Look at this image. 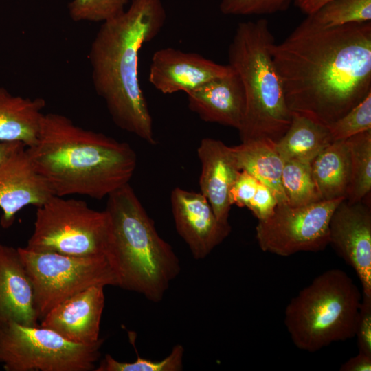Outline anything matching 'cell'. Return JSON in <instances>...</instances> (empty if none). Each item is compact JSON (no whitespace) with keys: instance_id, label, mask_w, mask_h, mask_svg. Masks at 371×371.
Returning a JSON list of instances; mask_svg holds the SVG:
<instances>
[{"instance_id":"cell-1","label":"cell","mask_w":371,"mask_h":371,"mask_svg":"<svg viewBox=\"0 0 371 371\" xmlns=\"http://www.w3.org/2000/svg\"><path fill=\"white\" fill-rule=\"evenodd\" d=\"M271 52L291 113L328 126L371 92V22L323 28L306 18Z\"/></svg>"},{"instance_id":"cell-2","label":"cell","mask_w":371,"mask_h":371,"mask_svg":"<svg viewBox=\"0 0 371 371\" xmlns=\"http://www.w3.org/2000/svg\"><path fill=\"white\" fill-rule=\"evenodd\" d=\"M166 19L161 0H131L128 8L102 22L89 52L93 87L114 123L152 145L157 142L139 82V52Z\"/></svg>"},{"instance_id":"cell-3","label":"cell","mask_w":371,"mask_h":371,"mask_svg":"<svg viewBox=\"0 0 371 371\" xmlns=\"http://www.w3.org/2000/svg\"><path fill=\"white\" fill-rule=\"evenodd\" d=\"M26 150L53 195L63 197L108 196L129 183L137 161L128 144L55 113H44L37 140Z\"/></svg>"},{"instance_id":"cell-4","label":"cell","mask_w":371,"mask_h":371,"mask_svg":"<svg viewBox=\"0 0 371 371\" xmlns=\"http://www.w3.org/2000/svg\"><path fill=\"white\" fill-rule=\"evenodd\" d=\"M107 197L109 258L117 273L119 287L159 302L181 271L179 260L157 233L129 183Z\"/></svg>"},{"instance_id":"cell-5","label":"cell","mask_w":371,"mask_h":371,"mask_svg":"<svg viewBox=\"0 0 371 371\" xmlns=\"http://www.w3.org/2000/svg\"><path fill=\"white\" fill-rule=\"evenodd\" d=\"M275 43L264 19L238 23L229 46V65L239 76L245 110L239 132L241 142L267 139L277 142L292 118L271 48Z\"/></svg>"},{"instance_id":"cell-6","label":"cell","mask_w":371,"mask_h":371,"mask_svg":"<svg viewBox=\"0 0 371 371\" xmlns=\"http://www.w3.org/2000/svg\"><path fill=\"white\" fill-rule=\"evenodd\" d=\"M362 293L343 270L315 277L287 304L284 323L293 344L315 352L355 337Z\"/></svg>"},{"instance_id":"cell-7","label":"cell","mask_w":371,"mask_h":371,"mask_svg":"<svg viewBox=\"0 0 371 371\" xmlns=\"http://www.w3.org/2000/svg\"><path fill=\"white\" fill-rule=\"evenodd\" d=\"M111 228L104 210L82 200L52 196L36 207L34 230L26 247L38 252L109 257Z\"/></svg>"},{"instance_id":"cell-8","label":"cell","mask_w":371,"mask_h":371,"mask_svg":"<svg viewBox=\"0 0 371 371\" xmlns=\"http://www.w3.org/2000/svg\"><path fill=\"white\" fill-rule=\"evenodd\" d=\"M103 342L77 344L39 325L1 322L0 363L6 371L95 370Z\"/></svg>"},{"instance_id":"cell-9","label":"cell","mask_w":371,"mask_h":371,"mask_svg":"<svg viewBox=\"0 0 371 371\" xmlns=\"http://www.w3.org/2000/svg\"><path fill=\"white\" fill-rule=\"evenodd\" d=\"M18 250L32 284L39 320L65 300L90 286H119L117 273L108 256H75L25 247Z\"/></svg>"},{"instance_id":"cell-10","label":"cell","mask_w":371,"mask_h":371,"mask_svg":"<svg viewBox=\"0 0 371 371\" xmlns=\"http://www.w3.org/2000/svg\"><path fill=\"white\" fill-rule=\"evenodd\" d=\"M345 198L301 206L278 204L268 218L258 221L256 238L262 251L280 256L317 252L329 245V222Z\"/></svg>"},{"instance_id":"cell-11","label":"cell","mask_w":371,"mask_h":371,"mask_svg":"<svg viewBox=\"0 0 371 371\" xmlns=\"http://www.w3.org/2000/svg\"><path fill=\"white\" fill-rule=\"evenodd\" d=\"M358 276L362 293L371 297V209L370 203H339L329 222V245Z\"/></svg>"},{"instance_id":"cell-12","label":"cell","mask_w":371,"mask_h":371,"mask_svg":"<svg viewBox=\"0 0 371 371\" xmlns=\"http://www.w3.org/2000/svg\"><path fill=\"white\" fill-rule=\"evenodd\" d=\"M170 201L176 229L195 259H204L230 234L229 223L217 219L201 192L177 187L171 192Z\"/></svg>"},{"instance_id":"cell-13","label":"cell","mask_w":371,"mask_h":371,"mask_svg":"<svg viewBox=\"0 0 371 371\" xmlns=\"http://www.w3.org/2000/svg\"><path fill=\"white\" fill-rule=\"evenodd\" d=\"M233 71L229 64L221 65L197 53L166 47L153 54L148 80L164 94L179 91L188 93L210 80Z\"/></svg>"},{"instance_id":"cell-14","label":"cell","mask_w":371,"mask_h":371,"mask_svg":"<svg viewBox=\"0 0 371 371\" xmlns=\"http://www.w3.org/2000/svg\"><path fill=\"white\" fill-rule=\"evenodd\" d=\"M52 196L30 159L26 146L20 148L0 166V225L3 228L11 227L16 214L25 207H38Z\"/></svg>"},{"instance_id":"cell-15","label":"cell","mask_w":371,"mask_h":371,"mask_svg":"<svg viewBox=\"0 0 371 371\" xmlns=\"http://www.w3.org/2000/svg\"><path fill=\"white\" fill-rule=\"evenodd\" d=\"M104 287L92 286L72 295L50 310L41 319L40 326L56 332L71 342H96L100 339Z\"/></svg>"},{"instance_id":"cell-16","label":"cell","mask_w":371,"mask_h":371,"mask_svg":"<svg viewBox=\"0 0 371 371\" xmlns=\"http://www.w3.org/2000/svg\"><path fill=\"white\" fill-rule=\"evenodd\" d=\"M197 155L201 166L200 192L210 203L217 219L228 224L232 206L229 193L240 170L229 146L221 140L203 138L197 148Z\"/></svg>"},{"instance_id":"cell-17","label":"cell","mask_w":371,"mask_h":371,"mask_svg":"<svg viewBox=\"0 0 371 371\" xmlns=\"http://www.w3.org/2000/svg\"><path fill=\"white\" fill-rule=\"evenodd\" d=\"M38 326L32 284L18 248L0 242V323Z\"/></svg>"},{"instance_id":"cell-18","label":"cell","mask_w":371,"mask_h":371,"mask_svg":"<svg viewBox=\"0 0 371 371\" xmlns=\"http://www.w3.org/2000/svg\"><path fill=\"white\" fill-rule=\"evenodd\" d=\"M187 95L189 109L202 120L240 128L245 114V95L241 80L234 70Z\"/></svg>"},{"instance_id":"cell-19","label":"cell","mask_w":371,"mask_h":371,"mask_svg":"<svg viewBox=\"0 0 371 371\" xmlns=\"http://www.w3.org/2000/svg\"><path fill=\"white\" fill-rule=\"evenodd\" d=\"M45 101L14 95L0 87V141L33 146L38 138Z\"/></svg>"},{"instance_id":"cell-20","label":"cell","mask_w":371,"mask_h":371,"mask_svg":"<svg viewBox=\"0 0 371 371\" xmlns=\"http://www.w3.org/2000/svg\"><path fill=\"white\" fill-rule=\"evenodd\" d=\"M229 148L240 170L248 172L267 185L273 192L278 204L287 203L281 180L284 161L276 150L275 142L260 139Z\"/></svg>"},{"instance_id":"cell-21","label":"cell","mask_w":371,"mask_h":371,"mask_svg":"<svg viewBox=\"0 0 371 371\" xmlns=\"http://www.w3.org/2000/svg\"><path fill=\"white\" fill-rule=\"evenodd\" d=\"M311 166L321 200L346 199L350 182V153L346 139L333 142L314 158Z\"/></svg>"},{"instance_id":"cell-22","label":"cell","mask_w":371,"mask_h":371,"mask_svg":"<svg viewBox=\"0 0 371 371\" xmlns=\"http://www.w3.org/2000/svg\"><path fill=\"white\" fill-rule=\"evenodd\" d=\"M290 126L276 142V150L284 161L311 162L333 142L327 126L304 115L291 113Z\"/></svg>"},{"instance_id":"cell-23","label":"cell","mask_w":371,"mask_h":371,"mask_svg":"<svg viewBox=\"0 0 371 371\" xmlns=\"http://www.w3.org/2000/svg\"><path fill=\"white\" fill-rule=\"evenodd\" d=\"M350 153V182L346 200L363 201L371 190V130L346 139Z\"/></svg>"},{"instance_id":"cell-24","label":"cell","mask_w":371,"mask_h":371,"mask_svg":"<svg viewBox=\"0 0 371 371\" xmlns=\"http://www.w3.org/2000/svg\"><path fill=\"white\" fill-rule=\"evenodd\" d=\"M232 205L248 208L258 221L271 215L278 205L272 190L248 172L240 170L229 193Z\"/></svg>"},{"instance_id":"cell-25","label":"cell","mask_w":371,"mask_h":371,"mask_svg":"<svg viewBox=\"0 0 371 371\" xmlns=\"http://www.w3.org/2000/svg\"><path fill=\"white\" fill-rule=\"evenodd\" d=\"M282 186L291 206H301L321 201L312 175L311 162L284 161Z\"/></svg>"},{"instance_id":"cell-26","label":"cell","mask_w":371,"mask_h":371,"mask_svg":"<svg viewBox=\"0 0 371 371\" xmlns=\"http://www.w3.org/2000/svg\"><path fill=\"white\" fill-rule=\"evenodd\" d=\"M306 18L323 28L369 22L371 0H333Z\"/></svg>"},{"instance_id":"cell-27","label":"cell","mask_w":371,"mask_h":371,"mask_svg":"<svg viewBox=\"0 0 371 371\" xmlns=\"http://www.w3.org/2000/svg\"><path fill=\"white\" fill-rule=\"evenodd\" d=\"M184 348L177 344L173 346L170 355L158 361L138 357L133 362H122L106 354L95 368L96 371H179L183 368Z\"/></svg>"},{"instance_id":"cell-28","label":"cell","mask_w":371,"mask_h":371,"mask_svg":"<svg viewBox=\"0 0 371 371\" xmlns=\"http://www.w3.org/2000/svg\"><path fill=\"white\" fill-rule=\"evenodd\" d=\"M333 142L371 130V92L358 104L327 126Z\"/></svg>"},{"instance_id":"cell-29","label":"cell","mask_w":371,"mask_h":371,"mask_svg":"<svg viewBox=\"0 0 371 371\" xmlns=\"http://www.w3.org/2000/svg\"><path fill=\"white\" fill-rule=\"evenodd\" d=\"M128 0H72L68 11L74 21L104 22L125 10Z\"/></svg>"},{"instance_id":"cell-30","label":"cell","mask_w":371,"mask_h":371,"mask_svg":"<svg viewBox=\"0 0 371 371\" xmlns=\"http://www.w3.org/2000/svg\"><path fill=\"white\" fill-rule=\"evenodd\" d=\"M292 0H221L219 9L225 15L271 14L286 10Z\"/></svg>"},{"instance_id":"cell-31","label":"cell","mask_w":371,"mask_h":371,"mask_svg":"<svg viewBox=\"0 0 371 371\" xmlns=\"http://www.w3.org/2000/svg\"><path fill=\"white\" fill-rule=\"evenodd\" d=\"M355 337H357L359 352L371 355V297L363 293Z\"/></svg>"},{"instance_id":"cell-32","label":"cell","mask_w":371,"mask_h":371,"mask_svg":"<svg viewBox=\"0 0 371 371\" xmlns=\"http://www.w3.org/2000/svg\"><path fill=\"white\" fill-rule=\"evenodd\" d=\"M339 370L341 371H370L371 355L358 352L357 355L344 362Z\"/></svg>"},{"instance_id":"cell-33","label":"cell","mask_w":371,"mask_h":371,"mask_svg":"<svg viewBox=\"0 0 371 371\" xmlns=\"http://www.w3.org/2000/svg\"><path fill=\"white\" fill-rule=\"evenodd\" d=\"M295 5L304 14L311 15L333 0H293Z\"/></svg>"},{"instance_id":"cell-34","label":"cell","mask_w":371,"mask_h":371,"mask_svg":"<svg viewBox=\"0 0 371 371\" xmlns=\"http://www.w3.org/2000/svg\"><path fill=\"white\" fill-rule=\"evenodd\" d=\"M23 146L25 145L21 142L0 141V166Z\"/></svg>"}]
</instances>
